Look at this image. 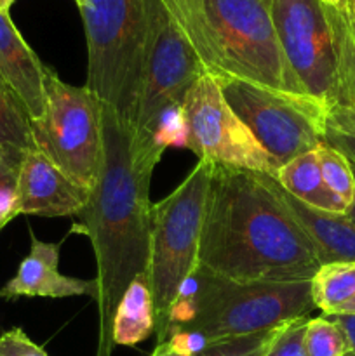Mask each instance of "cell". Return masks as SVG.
<instances>
[{
	"label": "cell",
	"instance_id": "cell-29",
	"mask_svg": "<svg viewBox=\"0 0 355 356\" xmlns=\"http://www.w3.org/2000/svg\"><path fill=\"white\" fill-rule=\"evenodd\" d=\"M343 330L348 343L347 356H355V315H327Z\"/></svg>",
	"mask_w": 355,
	"mask_h": 356
},
{
	"label": "cell",
	"instance_id": "cell-22",
	"mask_svg": "<svg viewBox=\"0 0 355 356\" xmlns=\"http://www.w3.org/2000/svg\"><path fill=\"white\" fill-rule=\"evenodd\" d=\"M305 350L306 356H347L348 343L341 327L322 315L306 322Z\"/></svg>",
	"mask_w": 355,
	"mask_h": 356
},
{
	"label": "cell",
	"instance_id": "cell-13",
	"mask_svg": "<svg viewBox=\"0 0 355 356\" xmlns=\"http://www.w3.org/2000/svg\"><path fill=\"white\" fill-rule=\"evenodd\" d=\"M30 252L19 263L16 275L0 289V298H75L96 296V280L66 277L59 273V243L38 240L30 233Z\"/></svg>",
	"mask_w": 355,
	"mask_h": 356
},
{
	"label": "cell",
	"instance_id": "cell-32",
	"mask_svg": "<svg viewBox=\"0 0 355 356\" xmlns=\"http://www.w3.org/2000/svg\"><path fill=\"white\" fill-rule=\"evenodd\" d=\"M334 315H355V299H352L348 305H345L343 308L338 313H334Z\"/></svg>",
	"mask_w": 355,
	"mask_h": 356
},
{
	"label": "cell",
	"instance_id": "cell-23",
	"mask_svg": "<svg viewBox=\"0 0 355 356\" xmlns=\"http://www.w3.org/2000/svg\"><path fill=\"white\" fill-rule=\"evenodd\" d=\"M287 323H284V325H287ZM284 325L263 330V332L249 334V336L214 341V343H209L195 356H267Z\"/></svg>",
	"mask_w": 355,
	"mask_h": 356
},
{
	"label": "cell",
	"instance_id": "cell-34",
	"mask_svg": "<svg viewBox=\"0 0 355 356\" xmlns=\"http://www.w3.org/2000/svg\"><path fill=\"white\" fill-rule=\"evenodd\" d=\"M348 14H350L352 21L355 24V0H348Z\"/></svg>",
	"mask_w": 355,
	"mask_h": 356
},
{
	"label": "cell",
	"instance_id": "cell-39",
	"mask_svg": "<svg viewBox=\"0 0 355 356\" xmlns=\"http://www.w3.org/2000/svg\"><path fill=\"white\" fill-rule=\"evenodd\" d=\"M7 2H9V3H10V6H13V3H14V2H16V0H7Z\"/></svg>",
	"mask_w": 355,
	"mask_h": 356
},
{
	"label": "cell",
	"instance_id": "cell-7",
	"mask_svg": "<svg viewBox=\"0 0 355 356\" xmlns=\"http://www.w3.org/2000/svg\"><path fill=\"white\" fill-rule=\"evenodd\" d=\"M146 47L141 87L132 124L136 149L162 159L153 143V127L164 111L183 106L191 87L207 73L191 42L162 0H145Z\"/></svg>",
	"mask_w": 355,
	"mask_h": 356
},
{
	"label": "cell",
	"instance_id": "cell-12",
	"mask_svg": "<svg viewBox=\"0 0 355 356\" xmlns=\"http://www.w3.org/2000/svg\"><path fill=\"white\" fill-rule=\"evenodd\" d=\"M16 191L17 216L31 214L44 218L77 216L90 197V190L70 179L38 149L24 153Z\"/></svg>",
	"mask_w": 355,
	"mask_h": 356
},
{
	"label": "cell",
	"instance_id": "cell-10",
	"mask_svg": "<svg viewBox=\"0 0 355 356\" xmlns=\"http://www.w3.org/2000/svg\"><path fill=\"white\" fill-rule=\"evenodd\" d=\"M187 148L198 160L237 170L274 176L275 165L225 99L216 76L205 73L183 103Z\"/></svg>",
	"mask_w": 355,
	"mask_h": 356
},
{
	"label": "cell",
	"instance_id": "cell-4",
	"mask_svg": "<svg viewBox=\"0 0 355 356\" xmlns=\"http://www.w3.org/2000/svg\"><path fill=\"white\" fill-rule=\"evenodd\" d=\"M313 309L310 280L237 282L198 264L181 285L164 341L173 334H194L205 348L305 318Z\"/></svg>",
	"mask_w": 355,
	"mask_h": 356
},
{
	"label": "cell",
	"instance_id": "cell-33",
	"mask_svg": "<svg viewBox=\"0 0 355 356\" xmlns=\"http://www.w3.org/2000/svg\"><path fill=\"white\" fill-rule=\"evenodd\" d=\"M350 163H352V170H354V176H355V162H352V160H350ZM347 216L352 219V221L355 222V197H354V202H352V205L348 207Z\"/></svg>",
	"mask_w": 355,
	"mask_h": 356
},
{
	"label": "cell",
	"instance_id": "cell-19",
	"mask_svg": "<svg viewBox=\"0 0 355 356\" xmlns=\"http://www.w3.org/2000/svg\"><path fill=\"white\" fill-rule=\"evenodd\" d=\"M336 37V89L333 106H347L355 110V24L347 10L329 7Z\"/></svg>",
	"mask_w": 355,
	"mask_h": 356
},
{
	"label": "cell",
	"instance_id": "cell-17",
	"mask_svg": "<svg viewBox=\"0 0 355 356\" xmlns=\"http://www.w3.org/2000/svg\"><path fill=\"white\" fill-rule=\"evenodd\" d=\"M152 334H155V305L148 273H143L129 284L118 302L111 339L115 346H136Z\"/></svg>",
	"mask_w": 355,
	"mask_h": 356
},
{
	"label": "cell",
	"instance_id": "cell-16",
	"mask_svg": "<svg viewBox=\"0 0 355 356\" xmlns=\"http://www.w3.org/2000/svg\"><path fill=\"white\" fill-rule=\"evenodd\" d=\"M274 177L287 193L303 204L319 211L347 214L348 205L340 200L324 183L317 148L298 155L285 165L278 167Z\"/></svg>",
	"mask_w": 355,
	"mask_h": 356
},
{
	"label": "cell",
	"instance_id": "cell-2",
	"mask_svg": "<svg viewBox=\"0 0 355 356\" xmlns=\"http://www.w3.org/2000/svg\"><path fill=\"white\" fill-rule=\"evenodd\" d=\"M198 264L237 282L312 280V240L271 190L267 174L212 167Z\"/></svg>",
	"mask_w": 355,
	"mask_h": 356
},
{
	"label": "cell",
	"instance_id": "cell-11",
	"mask_svg": "<svg viewBox=\"0 0 355 356\" xmlns=\"http://www.w3.org/2000/svg\"><path fill=\"white\" fill-rule=\"evenodd\" d=\"M271 19L282 56L306 96L333 106L338 56L329 6L320 0H271Z\"/></svg>",
	"mask_w": 355,
	"mask_h": 356
},
{
	"label": "cell",
	"instance_id": "cell-5",
	"mask_svg": "<svg viewBox=\"0 0 355 356\" xmlns=\"http://www.w3.org/2000/svg\"><path fill=\"white\" fill-rule=\"evenodd\" d=\"M87 83L127 125L134 124L146 47L145 0H84Z\"/></svg>",
	"mask_w": 355,
	"mask_h": 356
},
{
	"label": "cell",
	"instance_id": "cell-30",
	"mask_svg": "<svg viewBox=\"0 0 355 356\" xmlns=\"http://www.w3.org/2000/svg\"><path fill=\"white\" fill-rule=\"evenodd\" d=\"M150 356H190V355L181 353V351L174 350V348H171L167 343H160V344H157L155 350L152 351V355Z\"/></svg>",
	"mask_w": 355,
	"mask_h": 356
},
{
	"label": "cell",
	"instance_id": "cell-36",
	"mask_svg": "<svg viewBox=\"0 0 355 356\" xmlns=\"http://www.w3.org/2000/svg\"><path fill=\"white\" fill-rule=\"evenodd\" d=\"M10 9V3L7 0H0V10H9Z\"/></svg>",
	"mask_w": 355,
	"mask_h": 356
},
{
	"label": "cell",
	"instance_id": "cell-21",
	"mask_svg": "<svg viewBox=\"0 0 355 356\" xmlns=\"http://www.w3.org/2000/svg\"><path fill=\"white\" fill-rule=\"evenodd\" d=\"M317 155L326 186L350 207L355 197V176L350 160L326 143L317 146Z\"/></svg>",
	"mask_w": 355,
	"mask_h": 356
},
{
	"label": "cell",
	"instance_id": "cell-31",
	"mask_svg": "<svg viewBox=\"0 0 355 356\" xmlns=\"http://www.w3.org/2000/svg\"><path fill=\"white\" fill-rule=\"evenodd\" d=\"M320 2H324L326 6L333 7V9H338V10L348 9V0H320Z\"/></svg>",
	"mask_w": 355,
	"mask_h": 356
},
{
	"label": "cell",
	"instance_id": "cell-35",
	"mask_svg": "<svg viewBox=\"0 0 355 356\" xmlns=\"http://www.w3.org/2000/svg\"><path fill=\"white\" fill-rule=\"evenodd\" d=\"M164 3H166V6H178V3H183V2H187V0H162Z\"/></svg>",
	"mask_w": 355,
	"mask_h": 356
},
{
	"label": "cell",
	"instance_id": "cell-3",
	"mask_svg": "<svg viewBox=\"0 0 355 356\" xmlns=\"http://www.w3.org/2000/svg\"><path fill=\"white\" fill-rule=\"evenodd\" d=\"M166 7L212 76L306 96L278 47L271 0H187Z\"/></svg>",
	"mask_w": 355,
	"mask_h": 356
},
{
	"label": "cell",
	"instance_id": "cell-25",
	"mask_svg": "<svg viewBox=\"0 0 355 356\" xmlns=\"http://www.w3.org/2000/svg\"><path fill=\"white\" fill-rule=\"evenodd\" d=\"M310 316L298 318L284 325L267 356H306L305 330Z\"/></svg>",
	"mask_w": 355,
	"mask_h": 356
},
{
	"label": "cell",
	"instance_id": "cell-6",
	"mask_svg": "<svg viewBox=\"0 0 355 356\" xmlns=\"http://www.w3.org/2000/svg\"><path fill=\"white\" fill-rule=\"evenodd\" d=\"M212 163L198 160L187 179L152 204L148 280L155 305L157 344L166 336L169 313L181 285L198 266V247Z\"/></svg>",
	"mask_w": 355,
	"mask_h": 356
},
{
	"label": "cell",
	"instance_id": "cell-14",
	"mask_svg": "<svg viewBox=\"0 0 355 356\" xmlns=\"http://www.w3.org/2000/svg\"><path fill=\"white\" fill-rule=\"evenodd\" d=\"M45 72L47 66L21 37L9 10H0V79L19 99L30 120L45 113Z\"/></svg>",
	"mask_w": 355,
	"mask_h": 356
},
{
	"label": "cell",
	"instance_id": "cell-8",
	"mask_svg": "<svg viewBox=\"0 0 355 356\" xmlns=\"http://www.w3.org/2000/svg\"><path fill=\"white\" fill-rule=\"evenodd\" d=\"M45 113L30 120L35 149L80 186L93 190L103 159V103L87 86L63 82L47 66Z\"/></svg>",
	"mask_w": 355,
	"mask_h": 356
},
{
	"label": "cell",
	"instance_id": "cell-26",
	"mask_svg": "<svg viewBox=\"0 0 355 356\" xmlns=\"http://www.w3.org/2000/svg\"><path fill=\"white\" fill-rule=\"evenodd\" d=\"M0 356H49L42 346L30 339L23 329L14 327L0 334Z\"/></svg>",
	"mask_w": 355,
	"mask_h": 356
},
{
	"label": "cell",
	"instance_id": "cell-37",
	"mask_svg": "<svg viewBox=\"0 0 355 356\" xmlns=\"http://www.w3.org/2000/svg\"><path fill=\"white\" fill-rule=\"evenodd\" d=\"M73 2H75L77 6H82V3H84V0H73Z\"/></svg>",
	"mask_w": 355,
	"mask_h": 356
},
{
	"label": "cell",
	"instance_id": "cell-38",
	"mask_svg": "<svg viewBox=\"0 0 355 356\" xmlns=\"http://www.w3.org/2000/svg\"><path fill=\"white\" fill-rule=\"evenodd\" d=\"M7 225V222L6 221H0V229H2L3 228V226H6Z\"/></svg>",
	"mask_w": 355,
	"mask_h": 356
},
{
	"label": "cell",
	"instance_id": "cell-27",
	"mask_svg": "<svg viewBox=\"0 0 355 356\" xmlns=\"http://www.w3.org/2000/svg\"><path fill=\"white\" fill-rule=\"evenodd\" d=\"M24 155L9 152L0 146V184H17L21 160Z\"/></svg>",
	"mask_w": 355,
	"mask_h": 356
},
{
	"label": "cell",
	"instance_id": "cell-24",
	"mask_svg": "<svg viewBox=\"0 0 355 356\" xmlns=\"http://www.w3.org/2000/svg\"><path fill=\"white\" fill-rule=\"evenodd\" d=\"M324 143L355 162V110L338 104L327 108L324 118Z\"/></svg>",
	"mask_w": 355,
	"mask_h": 356
},
{
	"label": "cell",
	"instance_id": "cell-18",
	"mask_svg": "<svg viewBox=\"0 0 355 356\" xmlns=\"http://www.w3.org/2000/svg\"><path fill=\"white\" fill-rule=\"evenodd\" d=\"M312 301L322 315H334L355 299V261L326 263L310 280Z\"/></svg>",
	"mask_w": 355,
	"mask_h": 356
},
{
	"label": "cell",
	"instance_id": "cell-20",
	"mask_svg": "<svg viewBox=\"0 0 355 356\" xmlns=\"http://www.w3.org/2000/svg\"><path fill=\"white\" fill-rule=\"evenodd\" d=\"M0 146L21 155L35 149L30 117L2 79H0Z\"/></svg>",
	"mask_w": 355,
	"mask_h": 356
},
{
	"label": "cell",
	"instance_id": "cell-9",
	"mask_svg": "<svg viewBox=\"0 0 355 356\" xmlns=\"http://www.w3.org/2000/svg\"><path fill=\"white\" fill-rule=\"evenodd\" d=\"M216 80L232 110L268 153L275 170L324 143L327 108L319 101L230 76Z\"/></svg>",
	"mask_w": 355,
	"mask_h": 356
},
{
	"label": "cell",
	"instance_id": "cell-28",
	"mask_svg": "<svg viewBox=\"0 0 355 356\" xmlns=\"http://www.w3.org/2000/svg\"><path fill=\"white\" fill-rule=\"evenodd\" d=\"M17 216L16 184H0V221L10 222Z\"/></svg>",
	"mask_w": 355,
	"mask_h": 356
},
{
	"label": "cell",
	"instance_id": "cell-15",
	"mask_svg": "<svg viewBox=\"0 0 355 356\" xmlns=\"http://www.w3.org/2000/svg\"><path fill=\"white\" fill-rule=\"evenodd\" d=\"M267 179L278 200L312 240L320 266L334 261H355V222L347 214L310 207L287 193L274 176L267 174Z\"/></svg>",
	"mask_w": 355,
	"mask_h": 356
},
{
	"label": "cell",
	"instance_id": "cell-1",
	"mask_svg": "<svg viewBox=\"0 0 355 356\" xmlns=\"http://www.w3.org/2000/svg\"><path fill=\"white\" fill-rule=\"evenodd\" d=\"M103 159L89 202L77 214L73 233L90 240L97 273L94 301L100 313L96 356H111V325L129 284L148 273L152 202L150 184L160 159L139 153L132 127L103 103Z\"/></svg>",
	"mask_w": 355,
	"mask_h": 356
}]
</instances>
